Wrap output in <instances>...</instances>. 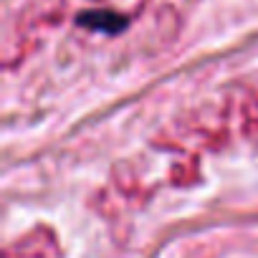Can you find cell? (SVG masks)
<instances>
[{
  "instance_id": "obj_1",
  "label": "cell",
  "mask_w": 258,
  "mask_h": 258,
  "mask_svg": "<svg viewBox=\"0 0 258 258\" xmlns=\"http://www.w3.org/2000/svg\"><path fill=\"white\" fill-rule=\"evenodd\" d=\"M106 16H109V13H86L81 21H84L86 26H91V28H104V31H109V33L119 31L121 26H119V23H109Z\"/></svg>"
}]
</instances>
